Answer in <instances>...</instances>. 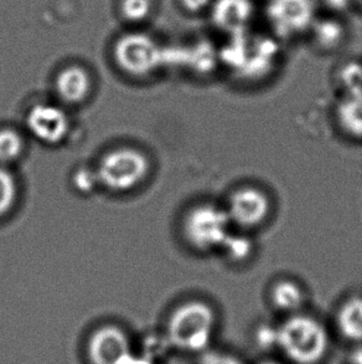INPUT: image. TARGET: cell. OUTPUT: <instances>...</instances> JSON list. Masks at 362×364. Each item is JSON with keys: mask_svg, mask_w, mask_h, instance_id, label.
<instances>
[{"mask_svg": "<svg viewBox=\"0 0 362 364\" xmlns=\"http://www.w3.org/2000/svg\"><path fill=\"white\" fill-rule=\"evenodd\" d=\"M273 346L294 364H318L328 355L330 336L313 316L299 312L274 328Z\"/></svg>", "mask_w": 362, "mask_h": 364, "instance_id": "6da1fadb", "label": "cell"}, {"mask_svg": "<svg viewBox=\"0 0 362 364\" xmlns=\"http://www.w3.org/2000/svg\"><path fill=\"white\" fill-rule=\"evenodd\" d=\"M217 328L215 309L205 301H187L177 306L168 320L169 343L185 353L209 350Z\"/></svg>", "mask_w": 362, "mask_h": 364, "instance_id": "7a4b0ae2", "label": "cell"}, {"mask_svg": "<svg viewBox=\"0 0 362 364\" xmlns=\"http://www.w3.org/2000/svg\"><path fill=\"white\" fill-rule=\"evenodd\" d=\"M184 237L200 252L220 250L232 232L225 207L204 203L192 208L184 219Z\"/></svg>", "mask_w": 362, "mask_h": 364, "instance_id": "3957f363", "label": "cell"}, {"mask_svg": "<svg viewBox=\"0 0 362 364\" xmlns=\"http://www.w3.org/2000/svg\"><path fill=\"white\" fill-rule=\"evenodd\" d=\"M149 171L147 157L132 148H119L107 153L99 161V183L112 192H127L137 187Z\"/></svg>", "mask_w": 362, "mask_h": 364, "instance_id": "277c9868", "label": "cell"}, {"mask_svg": "<svg viewBox=\"0 0 362 364\" xmlns=\"http://www.w3.org/2000/svg\"><path fill=\"white\" fill-rule=\"evenodd\" d=\"M114 59L123 71L134 76H144L164 64V50L149 35L129 33L116 43Z\"/></svg>", "mask_w": 362, "mask_h": 364, "instance_id": "5b68a950", "label": "cell"}, {"mask_svg": "<svg viewBox=\"0 0 362 364\" xmlns=\"http://www.w3.org/2000/svg\"><path fill=\"white\" fill-rule=\"evenodd\" d=\"M225 209L232 227L252 230L267 222L272 210V202L265 191L247 186L231 193Z\"/></svg>", "mask_w": 362, "mask_h": 364, "instance_id": "8992f818", "label": "cell"}, {"mask_svg": "<svg viewBox=\"0 0 362 364\" xmlns=\"http://www.w3.org/2000/svg\"><path fill=\"white\" fill-rule=\"evenodd\" d=\"M265 14L275 34L284 39L303 34L317 20L314 0H268Z\"/></svg>", "mask_w": 362, "mask_h": 364, "instance_id": "52a82bcc", "label": "cell"}, {"mask_svg": "<svg viewBox=\"0 0 362 364\" xmlns=\"http://www.w3.org/2000/svg\"><path fill=\"white\" fill-rule=\"evenodd\" d=\"M86 355L89 364H129L132 345L127 333L117 326H103L89 336Z\"/></svg>", "mask_w": 362, "mask_h": 364, "instance_id": "ba28073f", "label": "cell"}, {"mask_svg": "<svg viewBox=\"0 0 362 364\" xmlns=\"http://www.w3.org/2000/svg\"><path fill=\"white\" fill-rule=\"evenodd\" d=\"M30 132L41 142L57 144L70 131V119L64 109L51 104H40L30 109L26 117Z\"/></svg>", "mask_w": 362, "mask_h": 364, "instance_id": "9c48e42d", "label": "cell"}, {"mask_svg": "<svg viewBox=\"0 0 362 364\" xmlns=\"http://www.w3.org/2000/svg\"><path fill=\"white\" fill-rule=\"evenodd\" d=\"M253 13L255 6L252 0H215L211 4V19L214 25L234 36L246 33Z\"/></svg>", "mask_w": 362, "mask_h": 364, "instance_id": "30bf717a", "label": "cell"}, {"mask_svg": "<svg viewBox=\"0 0 362 364\" xmlns=\"http://www.w3.org/2000/svg\"><path fill=\"white\" fill-rule=\"evenodd\" d=\"M55 89L60 99L66 104H79L89 96L91 89L89 73L79 66L66 68L57 75Z\"/></svg>", "mask_w": 362, "mask_h": 364, "instance_id": "8fae6325", "label": "cell"}, {"mask_svg": "<svg viewBox=\"0 0 362 364\" xmlns=\"http://www.w3.org/2000/svg\"><path fill=\"white\" fill-rule=\"evenodd\" d=\"M339 335L351 343H362V296L344 301L335 318Z\"/></svg>", "mask_w": 362, "mask_h": 364, "instance_id": "7c38bea8", "label": "cell"}, {"mask_svg": "<svg viewBox=\"0 0 362 364\" xmlns=\"http://www.w3.org/2000/svg\"><path fill=\"white\" fill-rule=\"evenodd\" d=\"M335 116L346 136L362 141V90L344 95Z\"/></svg>", "mask_w": 362, "mask_h": 364, "instance_id": "4fadbf2b", "label": "cell"}, {"mask_svg": "<svg viewBox=\"0 0 362 364\" xmlns=\"http://www.w3.org/2000/svg\"><path fill=\"white\" fill-rule=\"evenodd\" d=\"M270 304L275 310L285 315H295L305 305V291L293 280H279L272 286Z\"/></svg>", "mask_w": 362, "mask_h": 364, "instance_id": "5bb4252c", "label": "cell"}, {"mask_svg": "<svg viewBox=\"0 0 362 364\" xmlns=\"http://www.w3.org/2000/svg\"><path fill=\"white\" fill-rule=\"evenodd\" d=\"M310 29L313 30L315 43L323 49L338 48L345 38L344 25L335 19L315 20Z\"/></svg>", "mask_w": 362, "mask_h": 364, "instance_id": "9a60e30c", "label": "cell"}, {"mask_svg": "<svg viewBox=\"0 0 362 364\" xmlns=\"http://www.w3.org/2000/svg\"><path fill=\"white\" fill-rule=\"evenodd\" d=\"M24 149V142L19 133L14 129H0V164L16 161Z\"/></svg>", "mask_w": 362, "mask_h": 364, "instance_id": "2e32d148", "label": "cell"}, {"mask_svg": "<svg viewBox=\"0 0 362 364\" xmlns=\"http://www.w3.org/2000/svg\"><path fill=\"white\" fill-rule=\"evenodd\" d=\"M18 196V186L14 176L0 166V217L9 212Z\"/></svg>", "mask_w": 362, "mask_h": 364, "instance_id": "e0dca14e", "label": "cell"}, {"mask_svg": "<svg viewBox=\"0 0 362 364\" xmlns=\"http://www.w3.org/2000/svg\"><path fill=\"white\" fill-rule=\"evenodd\" d=\"M226 257L232 262H242L247 260L252 254V242L248 237L230 234L229 239L220 249Z\"/></svg>", "mask_w": 362, "mask_h": 364, "instance_id": "ac0fdd59", "label": "cell"}, {"mask_svg": "<svg viewBox=\"0 0 362 364\" xmlns=\"http://www.w3.org/2000/svg\"><path fill=\"white\" fill-rule=\"evenodd\" d=\"M339 82L343 86L344 95L362 90V65L356 61L344 65L339 73Z\"/></svg>", "mask_w": 362, "mask_h": 364, "instance_id": "d6986e66", "label": "cell"}, {"mask_svg": "<svg viewBox=\"0 0 362 364\" xmlns=\"http://www.w3.org/2000/svg\"><path fill=\"white\" fill-rule=\"evenodd\" d=\"M153 0H122L121 13L128 21L139 23L152 14Z\"/></svg>", "mask_w": 362, "mask_h": 364, "instance_id": "ffe728a7", "label": "cell"}, {"mask_svg": "<svg viewBox=\"0 0 362 364\" xmlns=\"http://www.w3.org/2000/svg\"><path fill=\"white\" fill-rule=\"evenodd\" d=\"M97 182H99L97 173L93 172L89 168H79L72 177L75 188L81 193L92 192Z\"/></svg>", "mask_w": 362, "mask_h": 364, "instance_id": "44dd1931", "label": "cell"}, {"mask_svg": "<svg viewBox=\"0 0 362 364\" xmlns=\"http://www.w3.org/2000/svg\"><path fill=\"white\" fill-rule=\"evenodd\" d=\"M200 364H245L237 355L222 350H206L201 357Z\"/></svg>", "mask_w": 362, "mask_h": 364, "instance_id": "7402d4cb", "label": "cell"}, {"mask_svg": "<svg viewBox=\"0 0 362 364\" xmlns=\"http://www.w3.org/2000/svg\"><path fill=\"white\" fill-rule=\"evenodd\" d=\"M184 9L189 13H200L212 4V0H180Z\"/></svg>", "mask_w": 362, "mask_h": 364, "instance_id": "603a6c76", "label": "cell"}, {"mask_svg": "<svg viewBox=\"0 0 362 364\" xmlns=\"http://www.w3.org/2000/svg\"><path fill=\"white\" fill-rule=\"evenodd\" d=\"M324 3L328 5L330 9L343 11V10L348 9L351 0H324Z\"/></svg>", "mask_w": 362, "mask_h": 364, "instance_id": "cb8c5ba5", "label": "cell"}, {"mask_svg": "<svg viewBox=\"0 0 362 364\" xmlns=\"http://www.w3.org/2000/svg\"><path fill=\"white\" fill-rule=\"evenodd\" d=\"M257 364H283L280 363V362H277V360H263L258 362Z\"/></svg>", "mask_w": 362, "mask_h": 364, "instance_id": "d4e9b609", "label": "cell"}, {"mask_svg": "<svg viewBox=\"0 0 362 364\" xmlns=\"http://www.w3.org/2000/svg\"><path fill=\"white\" fill-rule=\"evenodd\" d=\"M358 1H360V3H361V5H362V0H358Z\"/></svg>", "mask_w": 362, "mask_h": 364, "instance_id": "484cf974", "label": "cell"}]
</instances>
